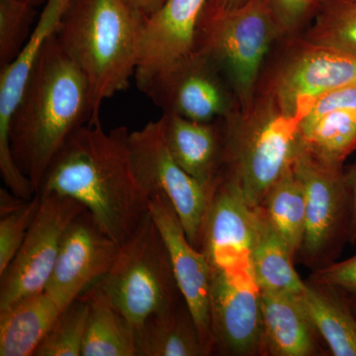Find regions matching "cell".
<instances>
[{
  "label": "cell",
  "instance_id": "6da1fadb",
  "mask_svg": "<svg viewBox=\"0 0 356 356\" xmlns=\"http://www.w3.org/2000/svg\"><path fill=\"white\" fill-rule=\"evenodd\" d=\"M129 134L125 126L109 131L102 123L81 126L53 159L37 192L81 203L120 245L149 213L151 200L134 170Z\"/></svg>",
  "mask_w": 356,
  "mask_h": 356
},
{
  "label": "cell",
  "instance_id": "7a4b0ae2",
  "mask_svg": "<svg viewBox=\"0 0 356 356\" xmlns=\"http://www.w3.org/2000/svg\"><path fill=\"white\" fill-rule=\"evenodd\" d=\"M90 119L88 79L54 34L35 63L8 129L14 163L35 193L65 143Z\"/></svg>",
  "mask_w": 356,
  "mask_h": 356
},
{
  "label": "cell",
  "instance_id": "3957f363",
  "mask_svg": "<svg viewBox=\"0 0 356 356\" xmlns=\"http://www.w3.org/2000/svg\"><path fill=\"white\" fill-rule=\"evenodd\" d=\"M147 18L125 0H72L55 35L88 79V124L102 123L103 102L126 90L135 76Z\"/></svg>",
  "mask_w": 356,
  "mask_h": 356
},
{
  "label": "cell",
  "instance_id": "277c9868",
  "mask_svg": "<svg viewBox=\"0 0 356 356\" xmlns=\"http://www.w3.org/2000/svg\"><path fill=\"white\" fill-rule=\"evenodd\" d=\"M280 32L267 0L226 6L208 0L199 21L195 51L210 58L250 108L262 63Z\"/></svg>",
  "mask_w": 356,
  "mask_h": 356
},
{
  "label": "cell",
  "instance_id": "5b68a950",
  "mask_svg": "<svg viewBox=\"0 0 356 356\" xmlns=\"http://www.w3.org/2000/svg\"><path fill=\"white\" fill-rule=\"evenodd\" d=\"M97 285L136 330L184 298L165 240L149 211Z\"/></svg>",
  "mask_w": 356,
  "mask_h": 356
},
{
  "label": "cell",
  "instance_id": "8992f818",
  "mask_svg": "<svg viewBox=\"0 0 356 356\" xmlns=\"http://www.w3.org/2000/svg\"><path fill=\"white\" fill-rule=\"evenodd\" d=\"M311 109L304 105L294 113H284L276 106L245 130L229 132L225 156L232 168L225 177L238 185L254 209L296 158L302 147L301 124Z\"/></svg>",
  "mask_w": 356,
  "mask_h": 356
},
{
  "label": "cell",
  "instance_id": "52a82bcc",
  "mask_svg": "<svg viewBox=\"0 0 356 356\" xmlns=\"http://www.w3.org/2000/svg\"><path fill=\"white\" fill-rule=\"evenodd\" d=\"M134 170L152 195L165 194L177 212L189 242L201 250L210 191L185 172L168 151L161 119L129 134Z\"/></svg>",
  "mask_w": 356,
  "mask_h": 356
},
{
  "label": "cell",
  "instance_id": "ba28073f",
  "mask_svg": "<svg viewBox=\"0 0 356 356\" xmlns=\"http://www.w3.org/2000/svg\"><path fill=\"white\" fill-rule=\"evenodd\" d=\"M293 168L304 185L306 224L298 257L316 269L327 266L350 236V199L343 168L325 165L302 146Z\"/></svg>",
  "mask_w": 356,
  "mask_h": 356
},
{
  "label": "cell",
  "instance_id": "9c48e42d",
  "mask_svg": "<svg viewBox=\"0 0 356 356\" xmlns=\"http://www.w3.org/2000/svg\"><path fill=\"white\" fill-rule=\"evenodd\" d=\"M39 194L42 201L36 219L13 261L0 274V310L44 291L65 229L84 209L74 199L56 193Z\"/></svg>",
  "mask_w": 356,
  "mask_h": 356
},
{
  "label": "cell",
  "instance_id": "30bf717a",
  "mask_svg": "<svg viewBox=\"0 0 356 356\" xmlns=\"http://www.w3.org/2000/svg\"><path fill=\"white\" fill-rule=\"evenodd\" d=\"M217 65L195 51L188 58L153 72L135 74L140 92L163 111L209 123L227 116L229 103Z\"/></svg>",
  "mask_w": 356,
  "mask_h": 356
},
{
  "label": "cell",
  "instance_id": "8fae6325",
  "mask_svg": "<svg viewBox=\"0 0 356 356\" xmlns=\"http://www.w3.org/2000/svg\"><path fill=\"white\" fill-rule=\"evenodd\" d=\"M213 353L261 355V288L252 266L211 268Z\"/></svg>",
  "mask_w": 356,
  "mask_h": 356
},
{
  "label": "cell",
  "instance_id": "7c38bea8",
  "mask_svg": "<svg viewBox=\"0 0 356 356\" xmlns=\"http://www.w3.org/2000/svg\"><path fill=\"white\" fill-rule=\"evenodd\" d=\"M120 248L84 208L65 229L44 291L64 309L109 273Z\"/></svg>",
  "mask_w": 356,
  "mask_h": 356
},
{
  "label": "cell",
  "instance_id": "4fadbf2b",
  "mask_svg": "<svg viewBox=\"0 0 356 356\" xmlns=\"http://www.w3.org/2000/svg\"><path fill=\"white\" fill-rule=\"evenodd\" d=\"M149 212L163 236L173 273L191 311L206 355L214 350L211 323V267L202 250L191 245L172 203L165 194L151 195Z\"/></svg>",
  "mask_w": 356,
  "mask_h": 356
},
{
  "label": "cell",
  "instance_id": "5bb4252c",
  "mask_svg": "<svg viewBox=\"0 0 356 356\" xmlns=\"http://www.w3.org/2000/svg\"><path fill=\"white\" fill-rule=\"evenodd\" d=\"M257 210L238 185L222 177L211 195L201 250L212 269L252 266Z\"/></svg>",
  "mask_w": 356,
  "mask_h": 356
},
{
  "label": "cell",
  "instance_id": "9a60e30c",
  "mask_svg": "<svg viewBox=\"0 0 356 356\" xmlns=\"http://www.w3.org/2000/svg\"><path fill=\"white\" fill-rule=\"evenodd\" d=\"M72 1L48 0L19 55L6 67H0V172L7 188L20 197H27L32 186L14 163L8 139L9 124L44 44L57 31Z\"/></svg>",
  "mask_w": 356,
  "mask_h": 356
},
{
  "label": "cell",
  "instance_id": "2e32d148",
  "mask_svg": "<svg viewBox=\"0 0 356 356\" xmlns=\"http://www.w3.org/2000/svg\"><path fill=\"white\" fill-rule=\"evenodd\" d=\"M356 83V57L309 44L281 70L274 83L278 109L294 113L320 96Z\"/></svg>",
  "mask_w": 356,
  "mask_h": 356
},
{
  "label": "cell",
  "instance_id": "e0dca14e",
  "mask_svg": "<svg viewBox=\"0 0 356 356\" xmlns=\"http://www.w3.org/2000/svg\"><path fill=\"white\" fill-rule=\"evenodd\" d=\"M208 0H166L147 18L135 74L153 72L195 51L199 21Z\"/></svg>",
  "mask_w": 356,
  "mask_h": 356
},
{
  "label": "cell",
  "instance_id": "ac0fdd59",
  "mask_svg": "<svg viewBox=\"0 0 356 356\" xmlns=\"http://www.w3.org/2000/svg\"><path fill=\"white\" fill-rule=\"evenodd\" d=\"M261 355H320V334L299 295L261 290Z\"/></svg>",
  "mask_w": 356,
  "mask_h": 356
},
{
  "label": "cell",
  "instance_id": "d6986e66",
  "mask_svg": "<svg viewBox=\"0 0 356 356\" xmlns=\"http://www.w3.org/2000/svg\"><path fill=\"white\" fill-rule=\"evenodd\" d=\"M161 121L172 158L212 194L222 179L220 165L225 156L216 126L170 114H163Z\"/></svg>",
  "mask_w": 356,
  "mask_h": 356
},
{
  "label": "cell",
  "instance_id": "ffe728a7",
  "mask_svg": "<svg viewBox=\"0 0 356 356\" xmlns=\"http://www.w3.org/2000/svg\"><path fill=\"white\" fill-rule=\"evenodd\" d=\"M62 310L46 291L0 310V356H34Z\"/></svg>",
  "mask_w": 356,
  "mask_h": 356
},
{
  "label": "cell",
  "instance_id": "44dd1931",
  "mask_svg": "<svg viewBox=\"0 0 356 356\" xmlns=\"http://www.w3.org/2000/svg\"><path fill=\"white\" fill-rule=\"evenodd\" d=\"M321 339L334 356H356V316L346 293L306 281L299 295Z\"/></svg>",
  "mask_w": 356,
  "mask_h": 356
},
{
  "label": "cell",
  "instance_id": "7402d4cb",
  "mask_svg": "<svg viewBox=\"0 0 356 356\" xmlns=\"http://www.w3.org/2000/svg\"><path fill=\"white\" fill-rule=\"evenodd\" d=\"M136 331L137 356L207 355L184 298L147 318Z\"/></svg>",
  "mask_w": 356,
  "mask_h": 356
},
{
  "label": "cell",
  "instance_id": "603a6c76",
  "mask_svg": "<svg viewBox=\"0 0 356 356\" xmlns=\"http://www.w3.org/2000/svg\"><path fill=\"white\" fill-rule=\"evenodd\" d=\"M86 294L89 308L81 356H137L135 325L97 284Z\"/></svg>",
  "mask_w": 356,
  "mask_h": 356
},
{
  "label": "cell",
  "instance_id": "cb8c5ba5",
  "mask_svg": "<svg viewBox=\"0 0 356 356\" xmlns=\"http://www.w3.org/2000/svg\"><path fill=\"white\" fill-rule=\"evenodd\" d=\"M257 210V238L252 262L261 290L301 295L306 282L294 267L295 255L264 214Z\"/></svg>",
  "mask_w": 356,
  "mask_h": 356
},
{
  "label": "cell",
  "instance_id": "d4e9b609",
  "mask_svg": "<svg viewBox=\"0 0 356 356\" xmlns=\"http://www.w3.org/2000/svg\"><path fill=\"white\" fill-rule=\"evenodd\" d=\"M257 209L297 257L305 233L306 196L293 163L271 186Z\"/></svg>",
  "mask_w": 356,
  "mask_h": 356
},
{
  "label": "cell",
  "instance_id": "484cf974",
  "mask_svg": "<svg viewBox=\"0 0 356 356\" xmlns=\"http://www.w3.org/2000/svg\"><path fill=\"white\" fill-rule=\"evenodd\" d=\"M302 146L318 161L337 168L356 149V109L339 110L301 124Z\"/></svg>",
  "mask_w": 356,
  "mask_h": 356
},
{
  "label": "cell",
  "instance_id": "4316f807",
  "mask_svg": "<svg viewBox=\"0 0 356 356\" xmlns=\"http://www.w3.org/2000/svg\"><path fill=\"white\" fill-rule=\"evenodd\" d=\"M307 44L356 57V0H325Z\"/></svg>",
  "mask_w": 356,
  "mask_h": 356
},
{
  "label": "cell",
  "instance_id": "83f0119b",
  "mask_svg": "<svg viewBox=\"0 0 356 356\" xmlns=\"http://www.w3.org/2000/svg\"><path fill=\"white\" fill-rule=\"evenodd\" d=\"M88 308L86 293L65 307L34 356H81Z\"/></svg>",
  "mask_w": 356,
  "mask_h": 356
},
{
  "label": "cell",
  "instance_id": "f1b7e54d",
  "mask_svg": "<svg viewBox=\"0 0 356 356\" xmlns=\"http://www.w3.org/2000/svg\"><path fill=\"white\" fill-rule=\"evenodd\" d=\"M37 8L19 0H0V67L13 63L31 36Z\"/></svg>",
  "mask_w": 356,
  "mask_h": 356
},
{
  "label": "cell",
  "instance_id": "f546056e",
  "mask_svg": "<svg viewBox=\"0 0 356 356\" xmlns=\"http://www.w3.org/2000/svg\"><path fill=\"white\" fill-rule=\"evenodd\" d=\"M41 201V195L35 194L15 210L0 215V274L6 271L24 242L38 214Z\"/></svg>",
  "mask_w": 356,
  "mask_h": 356
},
{
  "label": "cell",
  "instance_id": "4dcf8cb0",
  "mask_svg": "<svg viewBox=\"0 0 356 356\" xmlns=\"http://www.w3.org/2000/svg\"><path fill=\"white\" fill-rule=\"evenodd\" d=\"M280 32L298 29L313 14H317L325 0H267Z\"/></svg>",
  "mask_w": 356,
  "mask_h": 356
},
{
  "label": "cell",
  "instance_id": "1f68e13d",
  "mask_svg": "<svg viewBox=\"0 0 356 356\" xmlns=\"http://www.w3.org/2000/svg\"><path fill=\"white\" fill-rule=\"evenodd\" d=\"M309 281L336 288L348 296L356 297V254L346 261L330 262L316 269Z\"/></svg>",
  "mask_w": 356,
  "mask_h": 356
},
{
  "label": "cell",
  "instance_id": "d6a6232c",
  "mask_svg": "<svg viewBox=\"0 0 356 356\" xmlns=\"http://www.w3.org/2000/svg\"><path fill=\"white\" fill-rule=\"evenodd\" d=\"M356 109V83L341 86L320 96L304 119L312 120L339 110Z\"/></svg>",
  "mask_w": 356,
  "mask_h": 356
},
{
  "label": "cell",
  "instance_id": "836d02e7",
  "mask_svg": "<svg viewBox=\"0 0 356 356\" xmlns=\"http://www.w3.org/2000/svg\"><path fill=\"white\" fill-rule=\"evenodd\" d=\"M348 199H350V236L348 241L356 243V163L344 173Z\"/></svg>",
  "mask_w": 356,
  "mask_h": 356
},
{
  "label": "cell",
  "instance_id": "e575fe53",
  "mask_svg": "<svg viewBox=\"0 0 356 356\" xmlns=\"http://www.w3.org/2000/svg\"><path fill=\"white\" fill-rule=\"evenodd\" d=\"M125 1L140 15L144 16L145 18H149L165 4L166 0H125Z\"/></svg>",
  "mask_w": 356,
  "mask_h": 356
},
{
  "label": "cell",
  "instance_id": "d590c367",
  "mask_svg": "<svg viewBox=\"0 0 356 356\" xmlns=\"http://www.w3.org/2000/svg\"><path fill=\"white\" fill-rule=\"evenodd\" d=\"M211 1L216 2V3L222 4V6H238L247 1V0H211Z\"/></svg>",
  "mask_w": 356,
  "mask_h": 356
},
{
  "label": "cell",
  "instance_id": "8d00e7d4",
  "mask_svg": "<svg viewBox=\"0 0 356 356\" xmlns=\"http://www.w3.org/2000/svg\"><path fill=\"white\" fill-rule=\"evenodd\" d=\"M19 1L25 2V3L37 8V7L44 6L48 0H19Z\"/></svg>",
  "mask_w": 356,
  "mask_h": 356
},
{
  "label": "cell",
  "instance_id": "74e56055",
  "mask_svg": "<svg viewBox=\"0 0 356 356\" xmlns=\"http://www.w3.org/2000/svg\"><path fill=\"white\" fill-rule=\"evenodd\" d=\"M350 305L356 316V297L350 296Z\"/></svg>",
  "mask_w": 356,
  "mask_h": 356
}]
</instances>
